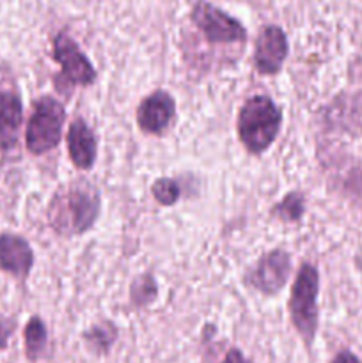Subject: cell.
Here are the masks:
<instances>
[{"instance_id":"obj_5","label":"cell","mask_w":362,"mask_h":363,"mask_svg":"<svg viewBox=\"0 0 362 363\" xmlns=\"http://www.w3.org/2000/svg\"><path fill=\"white\" fill-rule=\"evenodd\" d=\"M66 110L59 99L52 96H43L34 105L31 119H28L25 142L32 155H45L59 145L62 137Z\"/></svg>"},{"instance_id":"obj_15","label":"cell","mask_w":362,"mask_h":363,"mask_svg":"<svg viewBox=\"0 0 362 363\" xmlns=\"http://www.w3.org/2000/svg\"><path fill=\"white\" fill-rule=\"evenodd\" d=\"M305 197L300 191H290L283 201L277 202L272 208V216L286 223H295L304 216Z\"/></svg>"},{"instance_id":"obj_4","label":"cell","mask_w":362,"mask_h":363,"mask_svg":"<svg viewBox=\"0 0 362 363\" xmlns=\"http://www.w3.org/2000/svg\"><path fill=\"white\" fill-rule=\"evenodd\" d=\"M52 57L60 66V73L55 74V87L59 92L70 94L75 87H89L96 82L98 73L94 66L66 30L53 38Z\"/></svg>"},{"instance_id":"obj_16","label":"cell","mask_w":362,"mask_h":363,"mask_svg":"<svg viewBox=\"0 0 362 363\" xmlns=\"http://www.w3.org/2000/svg\"><path fill=\"white\" fill-rule=\"evenodd\" d=\"M156 294H158V287H156L155 277L146 273L135 279V282L130 287V300L133 307H148L155 301Z\"/></svg>"},{"instance_id":"obj_20","label":"cell","mask_w":362,"mask_h":363,"mask_svg":"<svg viewBox=\"0 0 362 363\" xmlns=\"http://www.w3.org/2000/svg\"><path fill=\"white\" fill-rule=\"evenodd\" d=\"M330 363H362V362L358 360V358L355 357V354L351 353V351L343 350V351H339V353H337L336 357H334V360L330 362Z\"/></svg>"},{"instance_id":"obj_11","label":"cell","mask_w":362,"mask_h":363,"mask_svg":"<svg viewBox=\"0 0 362 363\" xmlns=\"http://www.w3.org/2000/svg\"><path fill=\"white\" fill-rule=\"evenodd\" d=\"M34 264L32 248L16 234H0V269L16 279H27Z\"/></svg>"},{"instance_id":"obj_2","label":"cell","mask_w":362,"mask_h":363,"mask_svg":"<svg viewBox=\"0 0 362 363\" xmlns=\"http://www.w3.org/2000/svg\"><path fill=\"white\" fill-rule=\"evenodd\" d=\"M280 126H283V110L270 96H252L238 112V138L251 155L259 156L268 151L279 137Z\"/></svg>"},{"instance_id":"obj_7","label":"cell","mask_w":362,"mask_h":363,"mask_svg":"<svg viewBox=\"0 0 362 363\" xmlns=\"http://www.w3.org/2000/svg\"><path fill=\"white\" fill-rule=\"evenodd\" d=\"M290 275V254L286 250L277 248V250H272L259 257V261L245 273V282L252 289L259 291V293L266 294V296H273V294H277L286 286Z\"/></svg>"},{"instance_id":"obj_14","label":"cell","mask_w":362,"mask_h":363,"mask_svg":"<svg viewBox=\"0 0 362 363\" xmlns=\"http://www.w3.org/2000/svg\"><path fill=\"white\" fill-rule=\"evenodd\" d=\"M25 339V354L31 362H35L45 353L46 344H48V330H46L45 321L39 315L28 319L23 332Z\"/></svg>"},{"instance_id":"obj_1","label":"cell","mask_w":362,"mask_h":363,"mask_svg":"<svg viewBox=\"0 0 362 363\" xmlns=\"http://www.w3.org/2000/svg\"><path fill=\"white\" fill-rule=\"evenodd\" d=\"M102 209L99 190L85 179H77L62 186L48 208L50 227L59 236H80L92 229Z\"/></svg>"},{"instance_id":"obj_19","label":"cell","mask_w":362,"mask_h":363,"mask_svg":"<svg viewBox=\"0 0 362 363\" xmlns=\"http://www.w3.org/2000/svg\"><path fill=\"white\" fill-rule=\"evenodd\" d=\"M220 363H254V362L248 360L241 350H238V347H231V350L226 353V357H224V360Z\"/></svg>"},{"instance_id":"obj_3","label":"cell","mask_w":362,"mask_h":363,"mask_svg":"<svg viewBox=\"0 0 362 363\" xmlns=\"http://www.w3.org/2000/svg\"><path fill=\"white\" fill-rule=\"evenodd\" d=\"M318 293H319V273L318 268L311 262H304L300 266L291 287L287 311L293 328L304 340L305 346L311 347L318 332L319 311H318Z\"/></svg>"},{"instance_id":"obj_12","label":"cell","mask_w":362,"mask_h":363,"mask_svg":"<svg viewBox=\"0 0 362 363\" xmlns=\"http://www.w3.org/2000/svg\"><path fill=\"white\" fill-rule=\"evenodd\" d=\"M23 121V105L16 92L0 91V147L13 149Z\"/></svg>"},{"instance_id":"obj_13","label":"cell","mask_w":362,"mask_h":363,"mask_svg":"<svg viewBox=\"0 0 362 363\" xmlns=\"http://www.w3.org/2000/svg\"><path fill=\"white\" fill-rule=\"evenodd\" d=\"M85 346L92 351L94 354H109L112 350L114 342L117 340V328L112 321H103L98 325H92L87 332L82 335Z\"/></svg>"},{"instance_id":"obj_6","label":"cell","mask_w":362,"mask_h":363,"mask_svg":"<svg viewBox=\"0 0 362 363\" xmlns=\"http://www.w3.org/2000/svg\"><path fill=\"white\" fill-rule=\"evenodd\" d=\"M190 18L209 45H234L247 39V30L236 18L206 0L195 4Z\"/></svg>"},{"instance_id":"obj_9","label":"cell","mask_w":362,"mask_h":363,"mask_svg":"<svg viewBox=\"0 0 362 363\" xmlns=\"http://www.w3.org/2000/svg\"><path fill=\"white\" fill-rule=\"evenodd\" d=\"M176 116V101L167 91H155L137 108V126L148 135H162Z\"/></svg>"},{"instance_id":"obj_10","label":"cell","mask_w":362,"mask_h":363,"mask_svg":"<svg viewBox=\"0 0 362 363\" xmlns=\"http://www.w3.org/2000/svg\"><path fill=\"white\" fill-rule=\"evenodd\" d=\"M66 142L73 165L80 170H91L98 156V140L84 119H75L70 124Z\"/></svg>"},{"instance_id":"obj_17","label":"cell","mask_w":362,"mask_h":363,"mask_svg":"<svg viewBox=\"0 0 362 363\" xmlns=\"http://www.w3.org/2000/svg\"><path fill=\"white\" fill-rule=\"evenodd\" d=\"M151 194L155 201L162 206H174L181 197V186L176 179L160 177L153 183Z\"/></svg>"},{"instance_id":"obj_8","label":"cell","mask_w":362,"mask_h":363,"mask_svg":"<svg viewBox=\"0 0 362 363\" xmlns=\"http://www.w3.org/2000/svg\"><path fill=\"white\" fill-rule=\"evenodd\" d=\"M290 45L284 30L277 25H266L256 39L254 66L259 74H277L286 60Z\"/></svg>"},{"instance_id":"obj_18","label":"cell","mask_w":362,"mask_h":363,"mask_svg":"<svg viewBox=\"0 0 362 363\" xmlns=\"http://www.w3.org/2000/svg\"><path fill=\"white\" fill-rule=\"evenodd\" d=\"M14 328H16V321L11 318H0V351L6 350L9 339L13 337Z\"/></svg>"}]
</instances>
